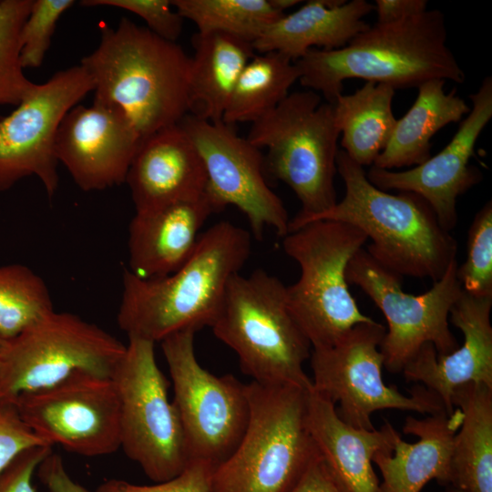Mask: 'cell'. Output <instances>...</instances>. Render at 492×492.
I'll use <instances>...</instances> for the list:
<instances>
[{
	"instance_id": "obj_1",
	"label": "cell",
	"mask_w": 492,
	"mask_h": 492,
	"mask_svg": "<svg viewBox=\"0 0 492 492\" xmlns=\"http://www.w3.org/2000/svg\"><path fill=\"white\" fill-rule=\"evenodd\" d=\"M251 248L248 231L222 220L200 233L189 259L169 275L141 278L125 269L119 328L128 337L155 343L180 331L211 327Z\"/></svg>"
},
{
	"instance_id": "obj_2",
	"label": "cell",
	"mask_w": 492,
	"mask_h": 492,
	"mask_svg": "<svg viewBox=\"0 0 492 492\" xmlns=\"http://www.w3.org/2000/svg\"><path fill=\"white\" fill-rule=\"evenodd\" d=\"M446 38L443 13L426 10L398 22L376 23L342 48H312L294 62L302 86L321 93L332 104L349 78L384 84L395 90L435 79L462 84L466 75Z\"/></svg>"
},
{
	"instance_id": "obj_3",
	"label": "cell",
	"mask_w": 492,
	"mask_h": 492,
	"mask_svg": "<svg viewBox=\"0 0 492 492\" xmlns=\"http://www.w3.org/2000/svg\"><path fill=\"white\" fill-rule=\"evenodd\" d=\"M80 65L93 80L94 100L120 108L142 138L189 114L191 57L127 17L102 27L97 47Z\"/></svg>"
},
{
	"instance_id": "obj_4",
	"label": "cell",
	"mask_w": 492,
	"mask_h": 492,
	"mask_svg": "<svg viewBox=\"0 0 492 492\" xmlns=\"http://www.w3.org/2000/svg\"><path fill=\"white\" fill-rule=\"evenodd\" d=\"M336 166L345 186L343 200L292 231L315 220L352 224L372 241L366 251L386 270L401 278L438 281L456 260L457 243L430 205L414 192L379 190L343 149L337 153Z\"/></svg>"
},
{
	"instance_id": "obj_5",
	"label": "cell",
	"mask_w": 492,
	"mask_h": 492,
	"mask_svg": "<svg viewBox=\"0 0 492 492\" xmlns=\"http://www.w3.org/2000/svg\"><path fill=\"white\" fill-rule=\"evenodd\" d=\"M249 420L231 456L214 471L212 492H290L318 451L311 436V389L246 384Z\"/></svg>"
},
{
	"instance_id": "obj_6",
	"label": "cell",
	"mask_w": 492,
	"mask_h": 492,
	"mask_svg": "<svg viewBox=\"0 0 492 492\" xmlns=\"http://www.w3.org/2000/svg\"><path fill=\"white\" fill-rule=\"evenodd\" d=\"M210 328L252 381L312 387L303 369L312 345L288 308L286 285L276 276L261 269L235 275Z\"/></svg>"
},
{
	"instance_id": "obj_7",
	"label": "cell",
	"mask_w": 492,
	"mask_h": 492,
	"mask_svg": "<svg viewBox=\"0 0 492 492\" xmlns=\"http://www.w3.org/2000/svg\"><path fill=\"white\" fill-rule=\"evenodd\" d=\"M339 136L333 105L322 103L321 96L310 89L289 93L273 110L251 123L247 138L267 149L265 170L288 185L302 204L290 220L289 232L337 202Z\"/></svg>"
},
{
	"instance_id": "obj_8",
	"label": "cell",
	"mask_w": 492,
	"mask_h": 492,
	"mask_svg": "<svg viewBox=\"0 0 492 492\" xmlns=\"http://www.w3.org/2000/svg\"><path fill=\"white\" fill-rule=\"evenodd\" d=\"M367 240L357 227L336 220L312 221L282 238L285 253L301 270L286 286L287 305L313 349L331 346L354 325L374 321L358 308L345 277Z\"/></svg>"
},
{
	"instance_id": "obj_9",
	"label": "cell",
	"mask_w": 492,
	"mask_h": 492,
	"mask_svg": "<svg viewBox=\"0 0 492 492\" xmlns=\"http://www.w3.org/2000/svg\"><path fill=\"white\" fill-rule=\"evenodd\" d=\"M126 345L71 313L53 311L0 352V401L14 403L27 393L53 386L72 375L111 378Z\"/></svg>"
},
{
	"instance_id": "obj_10",
	"label": "cell",
	"mask_w": 492,
	"mask_h": 492,
	"mask_svg": "<svg viewBox=\"0 0 492 492\" xmlns=\"http://www.w3.org/2000/svg\"><path fill=\"white\" fill-rule=\"evenodd\" d=\"M154 346L128 337L111 379L119 403L120 448L159 483L180 474L190 459L178 412L169 399V382L157 364Z\"/></svg>"
},
{
	"instance_id": "obj_11",
	"label": "cell",
	"mask_w": 492,
	"mask_h": 492,
	"mask_svg": "<svg viewBox=\"0 0 492 492\" xmlns=\"http://www.w3.org/2000/svg\"><path fill=\"white\" fill-rule=\"evenodd\" d=\"M195 333L193 330L180 331L160 344L190 462L204 461L217 468L234 452L246 430L247 387L232 374L217 376L200 364Z\"/></svg>"
},
{
	"instance_id": "obj_12",
	"label": "cell",
	"mask_w": 492,
	"mask_h": 492,
	"mask_svg": "<svg viewBox=\"0 0 492 492\" xmlns=\"http://www.w3.org/2000/svg\"><path fill=\"white\" fill-rule=\"evenodd\" d=\"M386 328L375 322L354 325L334 344L313 349L312 388L330 400L347 425L362 430L375 429L372 414L382 409H399L433 415L443 411L439 397L416 385L409 395L384 384V356L380 345Z\"/></svg>"
},
{
	"instance_id": "obj_13",
	"label": "cell",
	"mask_w": 492,
	"mask_h": 492,
	"mask_svg": "<svg viewBox=\"0 0 492 492\" xmlns=\"http://www.w3.org/2000/svg\"><path fill=\"white\" fill-rule=\"evenodd\" d=\"M457 266V261H453L427 292L414 295L404 292L401 277L381 266L364 248L349 261L345 273L348 284L358 286L385 317L387 330L380 351L388 372H402L427 343L440 355L458 347L448 320L463 292Z\"/></svg>"
},
{
	"instance_id": "obj_14",
	"label": "cell",
	"mask_w": 492,
	"mask_h": 492,
	"mask_svg": "<svg viewBox=\"0 0 492 492\" xmlns=\"http://www.w3.org/2000/svg\"><path fill=\"white\" fill-rule=\"evenodd\" d=\"M94 83L81 66L55 73L8 116L0 118V190L35 175L52 198L58 187L55 151L57 128L65 115L89 92Z\"/></svg>"
},
{
	"instance_id": "obj_15",
	"label": "cell",
	"mask_w": 492,
	"mask_h": 492,
	"mask_svg": "<svg viewBox=\"0 0 492 492\" xmlns=\"http://www.w3.org/2000/svg\"><path fill=\"white\" fill-rule=\"evenodd\" d=\"M46 444L85 456L120 448L119 403L111 378L77 374L13 403Z\"/></svg>"
},
{
	"instance_id": "obj_16",
	"label": "cell",
	"mask_w": 492,
	"mask_h": 492,
	"mask_svg": "<svg viewBox=\"0 0 492 492\" xmlns=\"http://www.w3.org/2000/svg\"><path fill=\"white\" fill-rule=\"evenodd\" d=\"M195 145L207 176L206 193L217 211L235 206L248 219L252 234L261 239L272 228L284 237L290 219L280 197L266 182L264 156L232 126L186 115L179 122Z\"/></svg>"
},
{
	"instance_id": "obj_17",
	"label": "cell",
	"mask_w": 492,
	"mask_h": 492,
	"mask_svg": "<svg viewBox=\"0 0 492 492\" xmlns=\"http://www.w3.org/2000/svg\"><path fill=\"white\" fill-rule=\"evenodd\" d=\"M469 97L470 112L439 153L407 170L371 166L366 172L368 180L381 190L409 191L422 197L447 231L457 222V198L482 180L481 171L469 160L479 135L492 118V77H486Z\"/></svg>"
},
{
	"instance_id": "obj_18",
	"label": "cell",
	"mask_w": 492,
	"mask_h": 492,
	"mask_svg": "<svg viewBox=\"0 0 492 492\" xmlns=\"http://www.w3.org/2000/svg\"><path fill=\"white\" fill-rule=\"evenodd\" d=\"M141 136L118 106L94 100L76 105L63 118L55 151L75 183L85 191L125 183Z\"/></svg>"
},
{
	"instance_id": "obj_19",
	"label": "cell",
	"mask_w": 492,
	"mask_h": 492,
	"mask_svg": "<svg viewBox=\"0 0 492 492\" xmlns=\"http://www.w3.org/2000/svg\"><path fill=\"white\" fill-rule=\"evenodd\" d=\"M491 309L492 296L476 297L463 291L448 318L462 332L463 343L440 355L427 343L402 371L407 382L421 383L436 394L448 414L455 410L452 397L459 386L469 383L492 386Z\"/></svg>"
},
{
	"instance_id": "obj_20",
	"label": "cell",
	"mask_w": 492,
	"mask_h": 492,
	"mask_svg": "<svg viewBox=\"0 0 492 492\" xmlns=\"http://www.w3.org/2000/svg\"><path fill=\"white\" fill-rule=\"evenodd\" d=\"M125 183L139 211L202 196L207 176L195 145L178 123L141 139Z\"/></svg>"
},
{
	"instance_id": "obj_21",
	"label": "cell",
	"mask_w": 492,
	"mask_h": 492,
	"mask_svg": "<svg viewBox=\"0 0 492 492\" xmlns=\"http://www.w3.org/2000/svg\"><path fill=\"white\" fill-rule=\"evenodd\" d=\"M217 212L206 192L136 211L128 226V270L141 278L174 272L191 255L208 218Z\"/></svg>"
},
{
	"instance_id": "obj_22",
	"label": "cell",
	"mask_w": 492,
	"mask_h": 492,
	"mask_svg": "<svg viewBox=\"0 0 492 492\" xmlns=\"http://www.w3.org/2000/svg\"><path fill=\"white\" fill-rule=\"evenodd\" d=\"M308 425L319 456L340 492H377L373 456L393 449L398 432L385 421L379 430L356 429L338 415L335 405L312 387L308 392Z\"/></svg>"
},
{
	"instance_id": "obj_23",
	"label": "cell",
	"mask_w": 492,
	"mask_h": 492,
	"mask_svg": "<svg viewBox=\"0 0 492 492\" xmlns=\"http://www.w3.org/2000/svg\"><path fill=\"white\" fill-rule=\"evenodd\" d=\"M462 418L457 407L452 414L443 410L423 419L407 416L403 432L418 440L407 443L397 434L393 449L373 456L382 475L377 492H420L433 479L449 486L453 441Z\"/></svg>"
},
{
	"instance_id": "obj_24",
	"label": "cell",
	"mask_w": 492,
	"mask_h": 492,
	"mask_svg": "<svg viewBox=\"0 0 492 492\" xmlns=\"http://www.w3.org/2000/svg\"><path fill=\"white\" fill-rule=\"evenodd\" d=\"M373 11L374 5L366 0H311L269 25L252 46L292 61L312 48L339 49L370 26L363 18Z\"/></svg>"
},
{
	"instance_id": "obj_25",
	"label": "cell",
	"mask_w": 492,
	"mask_h": 492,
	"mask_svg": "<svg viewBox=\"0 0 492 492\" xmlns=\"http://www.w3.org/2000/svg\"><path fill=\"white\" fill-rule=\"evenodd\" d=\"M189 114L211 122L222 117L234 86L254 56L251 43L222 32L196 33L192 37Z\"/></svg>"
},
{
	"instance_id": "obj_26",
	"label": "cell",
	"mask_w": 492,
	"mask_h": 492,
	"mask_svg": "<svg viewBox=\"0 0 492 492\" xmlns=\"http://www.w3.org/2000/svg\"><path fill=\"white\" fill-rule=\"evenodd\" d=\"M446 81H427L418 88L412 107L396 120L391 138L373 166L391 170L418 166L431 157V138L449 123L459 122L471 108L456 95L444 90Z\"/></svg>"
},
{
	"instance_id": "obj_27",
	"label": "cell",
	"mask_w": 492,
	"mask_h": 492,
	"mask_svg": "<svg viewBox=\"0 0 492 492\" xmlns=\"http://www.w3.org/2000/svg\"><path fill=\"white\" fill-rule=\"evenodd\" d=\"M452 403L463 418L454 436L449 486L466 492H492V386L461 385Z\"/></svg>"
},
{
	"instance_id": "obj_28",
	"label": "cell",
	"mask_w": 492,
	"mask_h": 492,
	"mask_svg": "<svg viewBox=\"0 0 492 492\" xmlns=\"http://www.w3.org/2000/svg\"><path fill=\"white\" fill-rule=\"evenodd\" d=\"M395 93L387 85L366 82L333 103L343 150L363 168L374 165L391 138L397 120L392 109Z\"/></svg>"
},
{
	"instance_id": "obj_29",
	"label": "cell",
	"mask_w": 492,
	"mask_h": 492,
	"mask_svg": "<svg viewBox=\"0 0 492 492\" xmlns=\"http://www.w3.org/2000/svg\"><path fill=\"white\" fill-rule=\"evenodd\" d=\"M300 72L294 61L278 52L254 55L242 69L222 121L253 123L273 110L288 95Z\"/></svg>"
},
{
	"instance_id": "obj_30",
	"label": "cell",
	"mask_w": 492,
	"mask_h": 492,
	"mask_svg": "<svg viewBox=\"0 0 492 492\" xmlns=\"http://www.w3.org/2000/svg\"><path fill=\"white\" fill-rule=\"evenodd\" d=\"M183 19L193 22L198 32H222L252 43L272 23L285 14L269 0H172Z\"/></svg>"
},
{
	"instance_id": "obj_31",
	"label": "cell",
	"mask_w": 492,
	"mask_h": 492,
	"mask_svg": "<svg viewBox=\"0 0 492 492\" xmlns=\"http://www.w3.org/2000/svg\"><path fill=\"white\" fill-rule=\"evenodd\" d=\"M54 311L44 280L26 265L0 266V338L9 341Z\"/></svg>"
},
{
	"instance_id": "obj_32",
	"label": "cell",
	"mask_w": 492,
	"mask_h": 492,
	"mask_svg": "<svg viewBox=\"0 0 492 492\" xmlns=\"http://www.w3.org/2000/svg\"><path fill=\"white\" fill-rule=\"evenodd\" d=\"M34 0L0 1V105L18 106L35 88L20 62V34Z\"/></svg>"
},
{
	"instance_id": "obj_33",
	"label": "cell",
	"mask_w": 492,
	"mask_h": 492,
	"mask_svg": "<svg viewBox=\"0 0 492 492\" xmlns=\"http://www.w3.org/2000/svg\"><path fill=\"white\" fill-rule=\"evenodd\" d=\"M466 257L456 275L465 292L492 296V201L476 213L467 233Z\"/></svg>"
},
{
	"instance_id": "obj_34",
	"label": "cell",
	"mask_w": 492,
	"mask_h": 492,
	"mask_svg": "<svg viewBox=\"0 0 492 492\" xmlns=\"http://www.w3.org/2000/svg\"><path fill=\"white\" fill-rule=\"evenodd\" d=\"M74 0H34L20 34L23 68L39 67L49 49L57 21Z\"/></svg>"
},
{
	"instance_id": "obj_35",
	"label": "cell",
	"mask_w": 492,
	"mask_h": 492,
	"mask_svg": "<svg viewBox=\"0 0 492 492\" xmlns=\"http://www.w3.org/2000/svg\"><path fill=\"white\" fill-rule=\"evenodd\" d=\"M84 6H112L141 17L147 28L166 40L176 42L182 32L183 18L169 0H83Z\"/></svg>"
},
{
	"instance_id": "obj_36",
	"label": "cell",
	"mask_w": 492,
	"mask_h": 492,
	"mask_svg": "<svg viewBox=\"0 0 492 492\" xmlns=\"http://www.w3.org/2000/svg\"><path fill=\"white\" fill-rule=\"evenodd\" d=\"M215 467L204 461H191L175 477L154 485H138L111 478L100 484L96 492H212Z\"/></svg>"
},
{
	"instance_id": "obj_37",
	"label": "cell",
	"mask_w": 492,
	"mask_h": 492,
	"mask_svg": "<svg viewBox=\"0 0 492 492\" xmlns=\"http://www.w3.org/2000/svg\"><path fill=\"white\" fill-rule=\"evenodd\" d=\"M49 446L24 422L12 403L0 401V474L22 452Z\"/></svg>"
},
{
	"instance_id": "obj_38",
	"label": "cell",
	"mask_w": 492,
	"mask_h": 492,
	"mask_svg": "<svg viewBox=\"0 0 492 492\" xmlns=\"http://www.w3.org/2000/svg\"><path fill=\"white\" fill-rule=\"evenodd\" d=\"M52 451V446L46 445L22 452L0 474V492H36L33 475Z\"/></svg>"
},
{
	"instance_id": "obj_39",
	"label": "cell",
	"mask_w": 492,
	"mask_h": 492,
	"mask_svg": "<svg viewBox=\"0 0 492 492\" xmlns=\"http://www.w3.org/2000/svg\"><path fill=\"white\" fill-rule=\"evenodd\" d=\"M36 473L49 492H89L71 478L62 457L53 451L41 462Z\"/></svg>"
},
{
	"instance_id": "obj_40",
	"label": "cell",
	"mask_w": 492,
	"mask_h": 492,
	"mask_svg": "<svg viewBox=\"0 0 492 492\" xmlns=\"http://www.w3.org/2000/svg\"><path fill=\"white\" fill-rule=\"evenodd\" d=\"M427 10L425 0H376L377 23L390 24L420 15Z\"/></svg>"
},
{
	"instance_id": "obj_41",
	"label": "cell",
	"mask_w": 492,
	"mask_h": 492,
	"mask_svg": "<svg viewBox=\"0 0 492 492\" xmlns=\"http://www.w3.org/2000/svg\"><path fill=\"white\" fill-rule=\"evenodd\" d=\"M290 492H340L323 461L318 456Z\"/></svg>"
},
{
	"instance_id": "obj_42",
	"label": "cell",
	"mask_w": 492,
	"mask_h": 492,
	"mask_svg": "<svg viewBox=\"0 0 492 492\" xmlns=\"http://www.w3.org/2000/svg\"><path fill=\"white\" fill-rule=\"evenodd\" d=\"M272 6L278 12L284 14V11L302 3L299 0H269Z\"/></svg>"
},
{
	"instance_id": "obj_43",
	"label": "cell",
	"mask_w": 492,
	"mask_h": 492,
	"mask_svg": "<svg viewBox=\"0 0 492 492\" xmlns=\"http://www.w3.org/2000/svg\"><path fill=\"white\" fill-rule=\"evenodd\" d=\"M444 492H466V491L462 490L453 486H447L446 489Z\"/></svg>"
},
{
	"instance_id": "obj_44",
	"label": "cell",
	"mask_w": 492,
	"mask_h": 492,
	"mask_svg": "<svg viewBox=\"0 0 492 492\" xmlns=\"http://www.w3.org/2000/svg\"><path fill=\"white\" fill-rule=\"evenodd\" d=\"M5 340L1 339L0 338V352L2 351V349L4 348L5 344Z\"/></svg>"
},
{
	"instance_id": "obj_45",
	"label": "cell",
	"mask_w": 492,
	"mask_h": 492,
	"mask_svg": "<svg viewBox=\"0 0 492 492\" xmlns=\"http://www.w3.org/2000/svg\"><path fill=\"white\" fill-rule=\"evenodd\" d=\"M1 367H2V364H1V360H0V374H1Z\"/></svg>"
}]
</instances>
